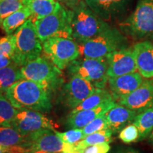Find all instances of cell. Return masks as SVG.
<instances>
[{
	"label": "cell",
	"instance_id": "obj_6",
	"mask_svg": "<svg viewBox=\"0 0 153 153\" xmlns=\"http://www.w3.org/2000/svg\"><path fill=\"white\" fill-rule=\"evenodd\" d=\"M71 76H78L90 82L96 88L104 89L108 76H107V57L89 58L79 56L67 67Z\"/></svg>",
	"mask_w": 153,
	"mask_h": 153
},
{
	"label": "cell",
	"instance_id": "obj_18",
	"mask_svg": "<svg viewBox=\"0 0 153 153\" xmlns=\"http://www.w3.org/2000/svg\"><path fill=\"white\" fill-rule=\"evenodd\" d=\"M137 114V112L123 105L116 104L105 114L108 128L112 131L113 134L120 132L124 127L133 121Z\"/></svg>",
	"mask_w": 153,
	"mask_h": 153
},
{
	"label": "cell",
	"instance_id": "obj_33",
	"mask_svg": "<svg viewBox=\"0 0 153 153\" xmlns=\"http://www.w3.org/2000/svg\"><path fill=\"white\" fill-rule=\"evenodd\" d=\"M111 150L109 143H102L87 147L83 153H108Z\"/></svg>",
	"mask_w": 153,
	"mask_h": 153
},
{
	"label": "cell",
	"instance_id": "obj_17",
	"mask_svg": "<svg viewBox=\"0 0 153 153\" xmlns=\"http://www.w3.org/2000/svg\"><path fill=\"white\" fill-rule=\"evenodd\" d=\"M137 70L143 77H153V44L149 41L139 42L133 48Z\"/></svg>",
	"mask_w": 153,
	"mask_h": 153
},
{
	"label": "cell",
	"instance_id": "obj_39",
	"mask_svg": "<svg viewBox=\"0 0 153 153\" xmlns=\"http://www.w3.org/2000/svg\"><path fill=\"white\" fill-rule=\"evenodd\" d=\"M60 1H62V0H60Z\"/></svg>",
	"mask_w": 153,
	"mask_h": 153
},
{
	"label": "cell",
	"instance_id": "obj_38",
	"mask_svg": "<svg viewBox=\"0 0 153 153\" xmlns=\"http://www.w3.org/2000/svg\"><path fill=\"white\" fill-rule=\"evenodd\" d=\"M73 153H83V152H73Z\"/></svg>",
	"mask_w": 153,
	"mask_h": 153
},
{
	"label": "cell",
	"instance_id": "obj_30",
	"mask_svg": "<svg viewBox=\"0 0 153 153\" xmlns=\"http://www.w3.org/2000/svg\"><path fill=\"white\" fill-rule=\"evenodd\" d=\"M118 137L126 144L139 141V131L134 123H130L120 131Z\"/></svg>",
	"mask_w": 153,
	"mask_h": 153
},
{
	"label": "cell",
	"instance_id": "obj_1",
	"mask_svg": "<svg viewBox=\"0 0 153 153\" xmlns=\"http://www.w3.org/2000/svg\"><path fill=\"white\" fill-rule=\"evenodd\" d=\"M51 94L37 82L22 79L8 88L4 95L17 109L48 112L52 108Z\"/></svg>",
	"mask_w": 153,
	"mask_h": 153
},
{
	"label": "cell",
	"instance_id": "obj_3",
	"mask_svg": "<svg viewBox=\"0 0 153 153\" xmlns=\"http://www.w3.org/2000/svg\"><path fill=\"white\" fill-rule=\"evenodd\" d=\"M78 45L80 56L100 58L116 51L126 48V40L118 29L109 27L95 37Z\"/></svg>",
	"mask_w": 153,
	"mask_h": 153
},
{
	"label": "cell",
	"instance_id": "obj_14",
	"mask_svg": "<svg viewBox=\"0 0 153 153\" xmlns=\"http://www.w3.org/2000/svg\"><path fill=\"white\" fill-rule=\"evenodd\" d=\"M119 104L140 113L153 106V80L143 82L133 92L118 100Z\"/></svg>",
	"mask_w": 153,
	"mask_h": 153
},
{
	"label": "cell",
	"instance_id": "obj_35",
	"mask_svg": "<svg viewBox=\"0 0 153 153\" xmlns=\"http://www.w3.org/2000/svg\"><path fill=\"white\" fill-rule=\"evenodd\" d=\"M15 63L13 57L9 56H0V70L5 67Z\"/></svg>",
	"mask_w": 153,
	"mask_h": 153
},
{
	"label": "cell",
	"instance_id": "obj_23",
	"mask_svg": "<svg viewBox=\"0 0 153 153\" xmlns=\"http://www.w3.org/2000/svg\"><path fill=\"white\" fill-rule=\"evenodd\" d=\"M22 79L21 66L16 63L1 68L0 70V94H4L8 88Z\"/></svg>",
	"mask_w": 153,
	"mask_h": 153
},
{
	"label": "cell",
	"instance_id": "obj_4",
	"mask_svg": "<svg viewBox=\"0 0 153 153\" xmlns=\"http://www.w3.org/2000/svg\"><path fill=\"white\" fill-rule=\"evenodd\" d=\"M21 72L23 79L37 82L52 92L63 83L61 70L45 56L26 62L21 67Z\"/></svg>",
	"mask_w": 153,
	"mask_h": 153
},
{
	"label": "cell",
	"instance_id": "obj_25",
	"mask_svg": "<svg viewBox=\"0 0 153 153\" xmlns=\"http://www.w3.org/2000/svg\"><path fill=\"white\" fill-rule=\"evenodd\" d=\"M113 133L109 128L102 130V131L96 132L86 136L85 138L79 142L76 143V150L79 152H84L87 147L91 145L98 144V143H110L113 141Z\"/></svg>",
	"mask_w": 153,
	"mask_h": 153
},
{
	"label": "cell",
	"instance_id": "obj_22",
	"mask_svg": "<svg viewBox=\"0 0 153 153\" xmlns=\"http://www.w3.org/2000/svg\"><path fill=\"white\" fill-rule=\"evenodd\" d=\"M133 123L139 131V141L148 138L153 130V106L138 113Z\"/></svg>",
	"mask_w": 153,
	"mask_h": 153
},
{
	"label": "cell",
	"instance_id": "obj_10",
	"mask_svg": "<svg viewBox=\"0 0 153 153\" xmlns=\"http://www.w3.org/2000/svg\"><path fill=\"white\" fill-rule=\"evenodd\" d=\"M28 151L41 150L49 153H62L65 143L51 129H41L25 136L22 145Z\"/></svg>",
	"mask_w": 153,
	"mask_h": 153
},
{
	"label": "cell",
	"instance_id": "obj_15",
	"mask_svg": "<svg viewBox=\"0 0 153 153\" xmlns=\"http://www.w3.org/2000/svg\"><path fill=\"white\" fill-rule=\"evenodd\" d=\"M143 77L138 71L121 76L108 77V85L114 100H119L120 98L137 89L143 84Z\"/></svg>",
	"mask_w": 153,
	"mask_h": 153
},
{
	"label": "cell",
	"instance_id": "obj_13",
	"mask_svg": "<svg viewBox=\"0 0 153 153\" xmlns=\"http://www.w3.org/2000/svg\"><path fill=\"white\" fill-rule=\"evenodd\" d=\"M108 60L107 76L114 77L137 71L133 48L116 51L106 56Z\"/></svg>",
	"mask_w": 153,
	"mask_h": 153
},
{
	"label": "cell",
	"instance_id": "obj_19",
	"mask_svg": "<svg viewBox=\"0 0 153 153\" xmlns=\"http://www.w3.org/2000/svg\"><path fill=\"white\" fill-rule=\"evenodd\" d=\"M85 1L101 19L108 21L123 11L129 0H85Z\"/></svg>",
	"mask_w": 153,
	"mask_h": 153
},
{
	"label": "cell",
	"instance_id": "obj_11",
	"mask_svg": "<svg viewBox=\"0 0 153 153\" xmlns=\"http://www.w3.org/2000/svg\"><path fill=\"white\" fill-rule=\"evenodd\" d=\"M11 126L16 129L24 136L41 129L55 131L53 122L41 112L28 109H18Z\"/></svg>",
	"mask_w": 153,
	"mask_h": 153
},
{
	"label": "cell",
	"instance_id": "obj_7",
	"mask_svg": "<svg viewBox=\"0 0 153 153\" xmlns=\"http://www.w3.org/2000/svg\"><path fill=\"white\" fill-rule=\"evenodd\" d=\"M71 12L62 5L52 14L33 22L42 43L53 36L72 38Z\"/></svg>",
	"mask_w": 153,
	"mask_h": 153
},
{
	"label": "cell",
	"instance_id": "obj_36",
	"mask_svg": "<svg viewBox=\"0 0 153 153\" xmlns=\"http://www.w3.org/2000/svg\"><path fill=\"white\" fill-rule=\"evenodd\" d=\"M148 141L150 144L153 145V130L150 133V135H149V136L148 137Z\"/></svg>",
	"mask_w": 153,
	"mask_h": 153
},
{
	"label": "cell",
	"instance_id": "obj_8",
	"mask_svg": "<svg viewBox=\"0 0 153 153\" xmlns=\"http://www.w3.org/2000/svg\"><path fill=\"white\" fill-rule=\"evenodd\" d=\"M42 43L45 56L61 70L80 56L79 45L72 38L53 36Z\"/></svg>",
	"mask_w": 153,
	"mask_h": 153
},
{
	"label": "cell",
	"instance_id": "obj_21",
	"mask_svg": "<svg viewBox=\"0 0 153 153\" xmlns=\"http://www.w3.org/2000/svg\"><path fill=\"white\" fill-rule=\"evenodd\" d=\"M31 16L29 9L26 7H24L4 19L0 26L7 35H11L24 24L28 19H30Z\"/></svg>",
	"mask_w": 153,
	"mask_h": 153
},
{
	"label": "cell",
	"instance_id": "obj_24",
	"mask_svg": "<svg viewBox=\"0 0 153 153\" xmlns=\"http://www.w3.org/2000/svg\"><path fill=\"white\" fill-rule=\"evenodd\" d=\"M111 94L104 89H99L97 88L96 91L92 94L82 101L79 105H77L75 108H74L70 113H76L82 110L91 109L95 107L99 106L105 101L113 99Z\"/></svg>",
	"mask_w": 153,
	"mask_h": 153
},
{
	"label": "cell",
	"instance_id": "obj_27",
	"mask_svg": "<svg viewBox=\"0 0 153 153\" xmlns=\"http://www.w3.org/2000/svg\"><path fill=\"white\" fill-rule=\"evenodd\" d=\"M17 110L4 94H0V126H11Z\"/></svg>",
	"mask_w": 153,
	"mask_h": 153
},
{
	"label": "cell",
	"instance_id": "obj_20",
	"mask_svg": "<svg viewBox=\"0 0 153 153\" xmlns=\"http://www.w3.org/2000/svg\"><path fill=\"white\" fill-rule=\"evenodd\" d=\"M23 3L31 12L33 22L52 14L60 7L55 0H23Z\"/></svg>",
	"mask_w": 153,
	"mask_h": 153
},
{
	"label": "cell",
	"instance_id": "obj_5",
	"mask_svg": "<svg viewBox=\"0 0 153 153\" xmlns=\"http://www.w3.org/2000/svg\"><path fill=\"white\" fill-rule=\"evenodd\" d=\"M14 35L16 41L14 60L16 64L22 67L41 56L43 45L31 19H28L14 32Z\"/></svg>",
	"mask_w": 153,
	"mask_h": 153
},
{
	"label": "cell",
	"instance_id": "obj_26",
	"mask_svg": "<svg viewBox=\"0 0 153 153\" xmlns=\"http://www.w3.org/2000/svg\"><path fill=\"white\" fill-rule=\"evenodd\" d=\"M25 136L13 126H0V144L4 146H22Z\"/></svg>",
	"mask_w": 153,
	"mask_h": 153
},
{
	"label": "cell",
	"instance_id": "obj_32",
	"mask_svg": "<svg viewBox=\"0 0 153 153\" xmlns=\"http://www.w3.org/2000/svg\"><path fill=\"white\" fill-rule=\"evenodd\" d=\"M107 128H108V125H107L106 118L104 114L88 123L85 127L82 128V130H83L84 136L85 137L91 133Z\"/></svg>",
	"mask_w": 153,
	"mask_h": 153
},
{
	"label": "cell",
	"instance_id": "obj_34",
	"mask_svg": "<svg viewBox=\"0 0 153 153\" xmlns=\"http://www.w3.org/2000/svg\"><path fill=\"white\" fill-rule=\"evenodd\" d=\"M108 153H142L136 149L131 148V147L118 146L115 148Z\"/></svg>",
	"mask_w": 153,
	"mask_h": 153
},
{
	"label": "cell",
	"instance_id": "obj_12",
	"mask_svg": "<svg viewBox=\"0 0 153 153\" xmlns=\"http://www.w3.org/2000/svg\"><path fill=\"white\" fill-rule=\"evenodd\" d=\"M96 89L97 88L87 79L78 76H71L70 80L63 85L60 99L63 104L73 109L92 94Z\"/></svg>",
	"mask_w": 153,
	"mask_h": 153
},
{
	"label": "cell",
	"instance_id": "obj_37",
	"mask_svg": "<svg viewBox=\"0 0 153 153\" xmlns=\"http://www.w3.org/2000/svg\"><path fill=\"white\" fill-rule=\"evenodd\" d=\"M26 153H49V152H44V151H41V150H36V151H28V152H26Z\"/></svg>",
	"mask_w": 153,
	"mask_h": 153
},
{
	"label": "cell",
	"instance_id": "obj_2",
	"mask_svg": "<svg viewBox=\"0 0 153 153\" xmlns=\"http://www.w3.org/2000/svg\"><path fill=\"white\" fill-rule=\"evenodd\" d=\"M72 38L78 44L91 39L110 26L96 14L85 1L74 0L70 4Z\"/></svg>",
	"mask_w": 153,
	"mask_h": 153
},
{
	"label": "cell",
	"instance_id": "obj_9",
	"mask_svg": "<svg viewBox=\"0 0 153 153\" xmlns=\"http://www.w3.org/2000/svg\"><path fill=\"white\" fill-rule=\"evenodd\" d=\"M126 33L135 38L153 34V0H139L136 9L122 24Z\"/></svg>",
	"mask_w": 153,
	"mask_h": 153
},
{
	"label": "cell",
	"instance_id": "obj_31",
	"mask_svg": "<svg viewBox=\"0 0 153 153\" xmlns=\"http://www.w3.org/2000/svg\"><path fill=\"white\" fill-rule=\"evenodd\" d=\"M55 133L63 142L68 144H76L85 138L82 128H72L63 133L57 131Z\"/></svg>",
	"mask_w": 153,
	"mask_h": 153
},
{
	"label": "cell",
	"instance_id": "obj_16",
	"mask_svg": "<svg viewBox=\"0 0 153 153\" xmlns=\"http://www.w3.org/2000/svg\"><path fill=\"white\" fill-rule=\"evenodd\" d=\"M117 104L114 99L106 101L99 106L91 109L82 110L76 113H70L67 117L66 124L70 128H83L99 116L106 114Z\"/></svg>",
	"mask_w": 153,
	"mask_h": 153
},
{
	"label": "cell",
	"instance_id": "obj_29",
	"mask_svg": "<svg viewBox=\"0 0 153 153\" xmlns=\"http://www.w3.org/2000/svg\"><path fill=\"white\" fill-rule=\"evenodd\" d=\"M16 51V41L14 34L0 37V56H9L14 58Z\"/></svg>",
	"mask_w": 153,
	"mask_h": 153
},
{
	"label": "cell",
	"instance_id": "obj_28",
	"mask_svg": "<svg viewBox=\"0 0 153 153\" xmlns=\"http://www.w3.org/2000/svg\"><path fill=\"white\" fill-rule=\"evenodd\" d=\"M24 7L23 0H0V24L7 16Z\"/></svg>",
	"mask_w": 153,
	"mask_h": 153
}]
</instances>
